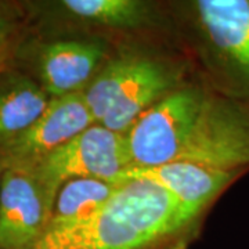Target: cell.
<instances>
[{"label":"cell","mask_w":249,"mask_h":249,"mask_svg":"<svg viewBox=\"0 0 249 249\" xmlns=\"http://www.w3.org/2000/svg\"><path fill=\"white\" fill-rule=\"evenodd\" d=\"M183 222L180 205L151 181H119L98 212L79 222L47 226L32 249H144L176 232Z\"/></svg>","instance_id":"cell-1"},{"label":"cell","mask_w":249,"mask_h":249,"mask_svg":"<svg viewBox=\"0 0 249 249\" xmlns=\"http://www.w3.org/2000/svg\"><path fill=\"white\" fill-rule=\"evenodd\" d=\"M178 160L231 173L248 169V101L204 91L199 111Z\"/></svg>","instance_id":"cell-2"},{"label":"cell","mask_w":249,"mask_h":249,"mask_svg":"<svg viewBox=\"0 0 249 249\" xmlns=\"http://www.w3.org/2000/svg\"><path fill=\"white\" fill-rule=\"evenodd\" d=\"M31 165L57 196L62 184L73 178H100L118 183L119 176L132 166V160L124 133L94 124Z\"/></svg>","instance_id":"cell-3"},{"label":"cell","mask_w":249,"mask_h":249,"mask_svg":"<svg viewBox=\"0 0 249 249\" xmlns=\"http://www.w3.org/2000/svg\"><path fill=\"white\" fill-rule=\"evenodd\" d=\"M204 90L172 91L148 108L124 133L132 166L150 168L176 162L194 124Z\"/></svg>","instance_id":"cell-4"},{"label":"cell","mask_w":249,"mask_h":249,"mask_svg":"<svg viewBox=\"0 0 249 249\" xmlns=\"http://www.w3.org/2000/svg\"><path fill=\"white\" fill-rule=\"evenodd\" d=\"M55 194L31 163L4 165L0 180V249H32L53 214Z\"/></svg>","instance_id":"cell-5"},{"label":"cell","mask_w":249,"mask_h":249,"mask_svg":"<svg viewBox=\"0 0 249 249\" xmlns=\"http://www.w3.org/2000/svg\"><path fill=\"white\" fill-rule=\"evenodd\" d=\"M96 124L83 91L52 97L40 118L22 136L0 148L4 165L32 163Z\"/></svg>","instance_id":"cell-6"},{"label":"cell","mask_w":249,"mask_h":249,"mask_svg":"<svg viewBox=\"0 0 249 249\" xmlns=\"http://www.w3.org/2000/svg\"><path fill=\"white\" fill-rule=\"evenodd\" d=\"M238 175L176 160L150 168L130 166L119 176L118 183L129 178H140L160 187L178 201L183 222L188 224L222 194Z\"/></svg>","instance_id":"cell-7"},{"label":"cell","mask_w":249,"mask_h":249,"mask_svg":"<svg viewBox=\"0 0 249 249\" xmlns=\"http://www.w3.org/2000/svg\"><path fill=\"white\" fill-rule=\"evenodd\" d=\"M196 10L214 54L249 93V0H199Z\"/></svg>","instance_id":"cell-8"},{"label":"cell","mask_w":249,"mask_h":249,"mask_svg":"<svg viewBox=\"0 0 249 249\" xmlns=\"http://www.w3.org/2000/svg\"><path fill=\"white\" fill-rule=\"evenodd\" d=\"M104 57L96 42L55 40L43 45L36 55L40 86L50 97L79 93Z\"/></svg>","instance_id":"cell-9"},{"label":"cell","mask_w":249,"mask_h":249,"mask_svg":"<svg viewBox=\"0 0 249 249\" xmlns=\"http://www.w3.org/2000/svg\"><path fill=\"white\" fill-rule=\"evenodd\" d=\"M173 79L160 62L140 57L133 75L108 109L100 124L118 133H126L140 116L170 89Z\"/></svg>","instance_id":"cell-10"},{"label":"cell","mask_w":249,"mask_h":249,"mask_svg":"<svg viewBox=\"0 0 249 249\" xmlns=\"http://www.w3.org/2000/svg\"><path fill=\"white\" fill-rule=\"evenodd\" d=\"M50 98L40 83L25 75L14 72L0 75V148L35 124Z\"/></svg>","instance_id":"cell-11"},{"label":"cell","mask_w":249,"mask_h":249,"mask_svg":"<svg viewBox=\"0 0 249 249\" xmlns=\"http://www.w3.org/2000/svg\"><path fill=\"white\" fill-rule=\"evenodd\" d=\"M119 183L100 178H73L58 190L49 226L79 222L98 212L115 194Z\"/></svg>","instance_id":"cell-12"},{"label":"cell","mask_w":249,"mask_h":249,"mask_svg":"<svg viewBox=\"0 0 249 249\" xmlns=\"http://www.w3.org/2000/svg\"><path fill=\"white\" fill-rule=\"evenodd\" d=\"M60 7L72 17L109 27H136L147 18V7L136 0H64Z\"/></svg>","instance_id":"cell-13"},{"label":"cell","mask_w":249,"mask_h":249,"mask_svg":"<svg viewBox=\"0 0 249 249\" xmlns=\"http://www.w3.org/2000/svg\"><path fill=\"white\" fill-rule=\"evenodd\" d=\"M17 11L13 6L0 1V50L9 47V40L16 25H17Z\"/></svg>","instance_id":"cell-14"},{"label":"cell","mask_w":249,"mask_h":249,"mask_svg":"<svg viewBox=\"0 0 249 249\" xmlns=\"http://www.w3.org/2000/svg\"><path fill=\"white\" fill-rule=\"evenodd\" d=\"M7 57H9V47L6 49H1L0 50V71H3L6 61H7Z\"/></svg>","instance_id":"cell-15"},{"label":"cell","mask_w":249,"mask_h":249,"mask_svg":"<svg viewBox=\"0 0 249 249\" xmlns=\"http://www.w3.org/2000/svg\"><path fill=\"white\" fill-rule=\"evenodd\" d=\"M3 169H4V163H3V160L0 158V180H1V173H3Z\"/></svg>","instance_id":"cell-16"}]
</instances>
